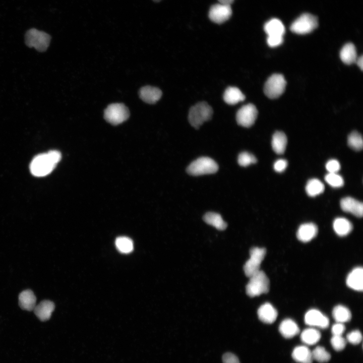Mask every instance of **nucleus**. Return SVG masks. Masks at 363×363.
Here are the masks:
<instances>
[{
	"mask_svg": "<svg viewBox=\"0 0 363 363\" xmlns=\"http://www.w3.org/2000/svg\"><path fill=\"white\" fill-rule=\"evenodd\" d=\"M304 320L307 325L322 329L327 328L329 325L328 317L319 310L315 309H311L306 313Z\"/></svg>",
	"mask_w": 363,
	"mask_h": 363,
	"instance_id": "obj_12",
	"label": "nucleus"
},
{
	"mask_svg": "<svg viewBox=\"0 0 363 363\" xmlns=\"http://www.w3.org/2000/svg\"><path fill=\"white\" fill-rule=\"evenodd\" d=\"M346 284L350 288L358 291L363 289V269L361 267L354 268L346 278Z\"/></svg>",
	"mask_w": 363,
	"mask_h": 363,
	"instance_id": "obj_14",
	"label": "nucleus"
},
{
	"mask_svg": "<svg viewBox=\"0 0 363 363\" xmlns=\"http://www.w3.org/2000/svg\"><path fill=\"white\" fill-rule=\"evenodd\" d=\"M325 180L333 188H340L344 185V180L342 177L337 173L328 172L325 176Z\"/></svg>",
	"mask_w": 363,
	"mask_h": 363,
	"instance_id": "obj_34",
	"label": "nucleus"
},
{
	"mask_svg": "<svg viewBox=\"0 0 363 363\" xmlns=\"http://www.w3.org/2000/svg\"><path fill=\"white\" fill-rule=\"evenodd\" d=\"M278 313L276 309L270 303L266 302L258 310V316L264 323L272 324L275 321Z\"/></svg>",
	"mask_w": 363,
	"mask_h": 363,
	"instance_id": "obj_16",
	"label": "nucleus"
},
{
	"mask_svg": "<svg viewBox=\"0 0 363 363\" xmlns=\"http://www.w3.org/2000/svg\"><path fill=\"white\" fill-rule=\"evenodd\" d=\"M292 357L299 363H312L313 360L312 351L304 345L295 347L292 352Z\"/></svg>",
	"mask_w": 363,
	"mask_h": 363,
	"instance_id": "obj_22",
	"label": "nucleus"
},
{
	"mask_svg": "<svg viewBox=\"0 0 363 363\" xmlns=\"http://www.w3.org/2000/svg\"><path fill=\"white\" fill-rule=\"evenodd\" d=\"M232 14L230 5L217 4L212 6L209 12V17L213 22L222 23L229 19Z\"/></svg>",
	"mask_w": 363,
	"mask_h": 363,
	"instance_id": "obj_11",
	"label": "nucleus"
},
{
	"mask_svg": "<svg viewBox=\"0 0 363 363\" xmlns=\"http://www.w3.org/2000/svg\"><path fill=\"white\" fill-rule=\"evenodd\" d=\"M318 25V19L316 16L309 13H304L293 21L290 29L294 33L306 34L313 31Z\"/></svg>",
	"mask_w": 363,
	"mask_h": 363,
	"instance_id": "obj_7",
	"label": "nucleus"
},
{
	"mask_svg": "<svg viewBox=\"0 0 363 363\" xmlns=\"http://www.w3.org/2000/svg\"><path fill=\"white\" fill-rule=\"evenodd\" d=\"M218 169L217 163L211 158L201 157L193 161L187 171L192 175L197 176L215 173Z\"/></svg>",
	"mask_w": 363,
	"mask_h": 363,
	"instance_id": "obj_5",
	"label": "nucleus"
},
{
	"mask_svg": "<svg viewBox=\"0 0 363 363\" xmlns=\"http://www.w3.org/2000/svg\"><path fill=\"white\" fill-rule=\"evenodd\" d=\"M234 0H218L220 4L230 5Z\"/></svg>",
	"mask_w": 363,
	"mask_h": 363,
	"instance_id": "obj_44",
	"label": "nucleus"
},
{
	"mask_svg": "<svg viewBox=\"0 0 363 363\" xmlns=\"http://www.w3.org/2000/svg\"><path fill=\"white\" fill-rule=\"evenodd\" d=\"M36 297L33 292L27 289L22 291L19 295V304L23 310L33 311L36 306Z\"/></svg>",
	"mask_w": 363,
	"mask_h": 363,
	"instance_id": "obj_19",
	"label": "nucleus"
},
{
	"mask_svg": "<svg viewBox=\"0 0 363 363\" xmlns=\"http://www.w3.org/2000/svg\"><path fill=\"white\" fill-rule=\"evenodd\" d=\"M245 99V96L243 92L237 87H229L224 92L223 99L224 101L230 105H234L243 101Z\"/></svg>",
	"mask_w": 363,
	"mask_h": 363,
	"instance_id": "obj_23",
	"label": "nucleus"
},
{
	"mask_svg": "<svg viewBox=\"0 0 363 363\" xmlns=\"http://www.w3.org/2000/svg\"><path fill=\"white\" fill-rule=\"evenodd\" d=\"M212 114V108L208 103L199 102L190 108L189 122L193 127L198 129L205 122L211 118Z\"/></svg>",
	"mask_w": 363,
	"mask_h": 363,
	"instance_id": "obj_3",
	"label": "nucleus"
},
{
	"mask_svg": "<svg viewBox=\"0 0 363 363\" xmlns=\"http://www.w3.org/2000/svg\"><path fill=\"white\" fill-rule=\"evenodd\" d=\"M61 159V154L56 150L39 154L30 165L31 173L36 176H43L50 173Z\"/></svg>",
	"mask_w": 363,
	"mask_h": 363,
	"instance_id": "obj_1",
	"label": "nucleus"
},
{
	"mask_svg": "<svg viewBox=\"0 0 363 363\" xmlns=\"http://www.w3.org/2000/svg\"><path fill=\"white\" fill-rule=\"evenodd\" d=\"M340 57L345 64L355 63L357 56L355 46L351 43L345 44L340 50Z\"/></svg>",
	"mask_w": 363,
	"mask_h": 363,
	"instance_id": "obj_24",
	"label": "nucleus"
},
{
	"mask_svg": "<svg viewBox=\"0 0 363 363\" xmlns=\"http://www.w3.org/2000/svg\"><path fill=\"white\" fill-rule=\"evenodd\" d=\"M51 36L46 32L35 28L28 30L25 35V42L29 47H34L39 52L45 51L49 46Z\"/></svg>",
	"mask_w": 363,
	"mask_h": 363,
	"instance_id": "obj_4",
	"label": "nucleus"
},
{
	"mask_svg": "<svg viewBox=\"0 0 363 363\" xmlns=\"http://www.w3.org/2000/svg\"><path fill=\"white\" fill-rule=\"evenodd\" d=\"M318 232L317 226L313 223L302 224L298 227L296 237L300 241L307 243L316 237Z\"/></svg>",
	"mask_w": 363,
	"mask_h": 363,
	"instance_id": "obj_15",
	"label": "nucleus"
},
{
	"mask_svg": "<svg viewBox=\"0 0 363 363\" xmlns=\"http://www.w3.org/2000/svg\"><path fill=\"white\" fill-rule=\"evenodd\" d=\"M287 166V161L283 159L277 160L274 163V169L277 172H282Z\"/></svg>",
	"mask_w": 363,
	"mask_h": 363,
	"instance_id": "obj_40",
	"label": "nucleus"
},
{
	"mask_svg": "<svg viewBox=\"0 0 363 363\" xmlns=\"http://www.w3.org/2000/svg\"><path fill=\"white\" fill-rule=\"evenodd\" d=\"M237 161L240 166L246 167L256 163L257 159L252 154L248 152H243L238 155Z\"/></svg>",
	"mask_w": 363,
	"mask_h": 363,
	"instance_id": "obj_35",
	"label": "nucleus"
},
{
	"mask_svg": "<svg viewBox=\"0 0 363 363\" xmlns=\"http://www.w3.org/2000/svg\"><path fill=\"white\" fill-rule=\"evenodd\" d=\"M258 111L253 104H247L243 106L236 114L237 123L244 127L249 128L255 123L257 117Z\"/></svg>",
	"mask_w": 363,
	"mask_h": 363,
	"instance_id": "obj_10",
	"label": "nucleus"
},
{
	"mask_svg": "<svg viewBox=\"0 0 363 363\" xmlns=\"http://www.w3.org/2000/svg\"><path fill=\"white\" fill-rule=\"evenodd\" d=\"M283 41L282 36H268L267 42L268 45L271 47H277L282 43Z\"/></svg>",
	"mask_w": 363,
	"mask_h": 363,
	"instance_id": "obj_39",
	"label": "nucleus"
},
{
	"mask_svg": "<svg viewBox=\"0 0 363 363\" xmlns=\"http://www.w3.org/2000/svg\"><path fill=\"white\" fill-rule=\"evenodd\" d=\"M346 339L352 344H358L362 340V335L359 330H353L347 335Z\"/></svg>",
	"mask_w": 363,
	"mask_h": 363,
	"instance_id": "obj_37",
	"label": "nucleus"
},
{
	"mask_svg": "<svg viewBox=\"0 0 363 363\" xmlns=\"http://www.w3.org/2000/svg\"><path fill=\"white\" fill-rule=\"evenodd\" d=\"M331 344L333 348L338 351L343 350L345 348L346 341L342 335H333L331 339Z\"/></svg>",
	"mask_w": 363,
	"mask_h": 363,
	"instance_id": "obj_36",
	"label": "nucleus"
},
{
	"mask_svg": "<svg viewBox=\"0 0 363 363\" xmlns=\"http://www.w3.org/2000/svg\"><path fill=\"white\" fill-rule=\"evenodd\" d=\"M139 95L144 102L153 104L160 99L162 96V92L158 88L146 86L140 89Z\"/></svg>",
	"mask_w": 363,
	"mask_h": 363,
	"instance_id": "obj_18",
	"label": "nucleus"
},
{
	"mask_svg": "<svg viewBox=\"0 0 363 363\" xmlns=\"http://www.w3.org/2000/svg\"><path fill=\"white\" fill-rule=\"evenodd\" d=\"M325 166L329 173H337L340 169L339 162L334 159L328 161Z\"/></svg>",
	"mask_w": 363,
	"mask_h": 363,
	"instance_id": "obj_38",
	"label": "nucleus"
},
{
	"mask_svg": "<svg viewBox=\"0 0 363 363\" xmlns=\"http://www.w3.org/2000/svg\"><path fill=\"white\" fill-rule=\"evenodd\" d=\"M334 319L338 323H344L348 322L351 318V313L346 307L338 305L334 307L332 310Z\"/></svg>",
	"mask_w": 363,
	"mask_h": 363,
	"instance_id": "obj_28",
	"label": "nucleus"
},
{
	"mask_svg": "<svg viewBox=\"0 0 363 363\" xmlns=\"http://www.w3.org/2000/svg\"><path fill=\"white\" fill-rule=\"evenodd\" d=\"M324 189V184L317 178L310 179L306 186V193L310 197H315L321 194Z\"/></svg>",
	"mask_w": 363,
	"mask_h": 363,
	"instance_id": "obj_30",
	"label": "nucleus"
},
{
	"mask_svg": "<svg viewBox=\"0 0 363 363\" xmlns=\"http://www.w3.org/2000/svg\"><path fill=\"white\" fill-rule=\"evenodd\" d=\"M321 336V333L317 329L309 328L301 332L300 339L306 344L311 345L317 343L320 340Z\"/></svg>",
	"mask_w": 363,
	"mask_h": 363,
	"instance_id": "obj_29",
	"label": "nucleus"
},
{
	"mask_svg": "<svg viewBox=\"0 0 363 363\" xmlns=\"http://www.w3.org/2000/svg\"><path fill=\"white\" fill-rule=\"evenodd\" d=\"M264 29L268 36H283L285 27L282 22L279 19L273 18L267 22L264 26Z\"/></svg>",
	"mask_w": 363,
	"mask_h": 363,
	"instance_id": "obj_21",
	"label": "nucleus"
},
{
	"mask_svg": "<svg viewBox=\"0 0 363 363\" xmlns=\"http://www.w3.org/2000/svg\"><path fill=\"white\" fill-rule=\"evenodd\" d=\"M279 330L282 336L285 338H292L299 332L298 325L291 319L283 320L279 325Z\"/></svg>",
	"mask_w": 363,
	"mask_h": 363,
	"instance_id": "obj_20",
	"label": "nucleus"
},
{
	"mask_svg": "<svg viewBox=\"0 0 363 363\" xmlns=\"http://www.w3.org/2000/svg\"><path fill=\"white\" fill-rule=\"evenodd\" d=\"M348 146L355 151H360L362 148L363 140L361 135L356 131L351 133L348 137Z\"/></svg>",
	"mask_w": 363,
	"mask_h": 363,
	"instance_id": "obj_32",
	"label": "nucleus"
},
{
	"mask_svg": "<svg viewBox=\"0 0 363 363\" xmlns=\"http://www.w3.org/2000/svg\"><path fill=\"white\" fill-rule=\"evenodd\" d=\"M286 85V80L283 75L273 74L267 79L265 84L264 93L269 98H277L283 94Z\"/></svg>",
	"mask_w": 363,
	"mask_h": 363,
	"instance_id": "obj_8",
	"label": "nucleus"
},
{
	"mask_svg": "<svg viewBox=\"0 0 363 363\" xmlns=\"http://www.w3.org/2000/svg\"><path fill=\"white\" fill-rule=\"evenodd\" d=\"M333 227L338 235L344 236L352 231L353 226L348 219L343 217H338L334 220Z\"/></svg>",
	"mask_w": 363,
	"mask_h": 363,
	"instance_id": "obj_25",
	"label": "nucleus"
},
{
	"mask_svg": "<svg viewBox=\"0 0 363 363\" xmlns=\"http://www.w3.org/2000/svg\"><path fill=\"white\" fill-rule=\"evenodd\" d=\"M130 112L128 107L119 103L109 105L105 109V119L113 125H119L126 121L129 117Z\"/></svg>",
	"mask_w": 363,
	"mask_h": 363,
	"instance_id": "obj_6",
	"label": "nucleus"
},
{
	"mask_svg": "<svg viewBox=\"0 0 363 363\" xmlns=\"http://www.w3.org/2000/svg\"><path fill=\"white\" fill-rule=\"evenodd\" d=\"M203 220L206 223L220 230H224L227 227L226 223L223 220L221 216L217 213L210 212L206 213L203 217Z\"/></svg>",
	"mask_w": 363,
	"mask_h": 363,
	"instance_id": "obj_27",
	"label": "nucleus"
},
{
	"mask_svg": "<svg viewBox=\"0 0 363 363\" xmlns=\"http://www.w3.org/2000/svg\"><path fill=\"white\" fill-rule=\"evenodd\" d=\"M153 1L155 2H158L161 1V0H153Z\"/></svg>",
	"mask_w": 363,
	"mask_h": 363,
	"instance_id": "obj_45",
	"label": "nucleus"
},
{
	"mask_svg": "<svg viewBox=\"0 0 363 363\" xmlns=\"http://www.w3.org/2000/svg\"><path fill=\"white\" fill-rule=\"evenodd\" d=\"M223 363H240L237 357L233 353H226L222 356Z\"/></svg>",
	"mask_w": 363,
	"mask_h": 363,
	"instance_id": "obj_42",
	"label": "nucleus"
},
{
	"mask_svg": "<svg viewBox=\"0 0 363 363\" xmlns=\"http://www.w3.org/2000/svg\"><path fill=\"white\" fill-rule=\"evenodd\" d=\"M287 140L285 134L280 131L276 132L272 136L271 145L274 151L278 154H283L286 149Z\"/></svg>",
	"mask_w": 363,
	"mask_h": 363,
	"instance_id": "obj_26",
	"label": "nucleus"
},
{
	"mask_svg": "<svg viewBox=\"0 0 363 363\" xmlns=\"http://www.w3.org/2000/svg\"><path fill=\"white\" fill-rule=\"evenodd\" d=\"M345 330V326L343 323H338L334 324L331 329L333 335H342Z\"/></svg>",
	"mask_w": 363,
	"mask_h": 363,
	"instance_id": "obj_41",
	"label": "nucleus"
},
{
	"mask_svg": "<svg viewBox=\"0 0 363 363\" xmlns=\"http://www.w3.org/2000/svg\"><path fill=\"white\" fill-rule=\"evenodd\" d=\"M55 308L51 301L44 300L36 305L33 311L37 317L41 321L49 320Z\"/></svg>",
	"mask_w": 363,
	"mask_h": 363,
	"instance_id": "obj_17",
	"label": "nucleus"
},
{
	"mask_svg": "<svg viewBox=\"0 0 363 363\" xmlns=\"http://www.w3.org/2000/svg\"><path fill=\"white\" fill-rule=\"evenodd\" d=\"M355 63L357 64V66L360 68L361 70H362L363 68V57L361 55L360 56L357 58Z\"/></svg>",
	"mask_w": 363,
	"mask_h": 363,
	"instance_id": "obj_43",
	"label": "nucleus"
},
{
	"mask_svg": "<svg viewBox=\"0 0 363 363\" xmlns=\"http://www.w3.org/2000/svg\"><path fill=\"white\" fill-rule=\"evenodd\" d=\"M246 285V293L250 297H255L267 293L269 290V280L266 274L259 270L249 277Z\"/></svg>",
	"mask_w": 363,
	"mask_h": 363,
	"instance_id": "obj_2",
	"label": "nucleus"
},
{
	"mask_svg": "<svg viewBox=\"0 0 363 363\" xmlns=\"http://www.w3.org/2000/svg\"><path fill=\"white\" fill-rule=\"evenodd\" d=\"M266 253V250L263 248L254 247L250 250V258L244 266V271L247 277H250L260 270V265Z\"/></svg>",
	"mask_w": 363,
	"mask_h": 363,
	"instance_id": "obj_9",
	"label": "nucleus"
},
{
	"mask_svg": "<svg viewBox=\"0 0 363 363\" xmlns=\"http://www.w3.org/2000/svg\"><path fill=\"white\" fill-rule=\"evenodd\" d=\"M115 244L118 251L123 254H129L134 249L132 240L126 236L117 237L115 241Z\"/></svg>",
	"mask_w": 363,
	"mask_h": 363,
	"instance_id": "obj_31",
	"label": "nucleus"
},
{
	"mask_svg": "<svg viewBox=\"0 0 363 363\" xmlns=\"http://www.w3.org/2000/svg\"><path fill=\"white\" fill-rule=\"evenodd\" d=\"M312 354L313 360L319 362H327L331 358L330 354L322 346L316 347L312 351Z\"/></svg>",
	"mask_w": 363,
	"mask_h": 363,
	"instance_id": "obj_33",
	"label": "nucleus"
},
{
	"mask_svg": "<svg viewBox=\"0 0 363 363\" xmlns=\"http://www.w3.org/2000/svg\"><path fill=\"white\" fill-rule=\"evenodd\" d=\"M340 204L343 211L351 213L357 217L362 216L363 204L362 202L352 197H347L341 200Z\"/></svg>",
	"mask_w": 363,
	"mask_h": 363,
	"instance_id": "obj_13",
	"label": "nucleus"
}]
</instances>
